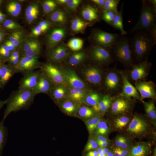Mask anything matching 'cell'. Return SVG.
Listing matches in <instances>:
<instances>
[{"label": "cell", "mask_w": 156, "mask_h": 156, "mask_svg": "<svg viewBox=\"0 0 156 156\" xmlns=\"http://www.w3.org/2000/svg\"><path fill=\"white\" fill-rule=\"evenodd\" d=\"M133 67V58L127 55L113 56L105 60L95 76L96 97L101 100L119 89L128 78Z\"/></svg>", "instance_id": "3957f363"}, {"label": "cell", "mask_w": 156, "mask_h": 156, "mask_svg": "<svg viewBox=\"0 0 156 156\" xmlns=\"http://www.w3.org/2000/svg\"><path fill=\"white\" fill-rule=\"evenodd\" d=\"M76 82L68 78H58L50 81L39 99L41 109L45 105L60 99L76 87Z\"/></svg>", "instance_id": "9c48e42d"}, {"label": "cell", "mask_w": 156, "mask_h": 156, "mask_svg": "<svg viewBox=\"0 0 156 156\" xmlns=\"http://www.w3.org/2000/svg\"><path fill=\"white\" fill-rule=\"evenodd\" d=\"M84 66L81 57L76 52L70 55L64 62V67L69 72H76Z\"/></svg>", "instance_id": "603a6c76"}, {"label": "cell", "mask_w": 156, "mask_h": 156, "mask_svg": "<svg viewBox=\"0 0 156 156\" xmlns=\"http://www.w3.org/2000/svg\"><path fill=\"white\" fill-rule=\"evenodd\" d=\"M45 66L43 63H32L23 68L19 75V82L30 94L37 91L44 78Z\"/></svg>", "instance_id": "8fae6325"}, {"label": "cell", "mask_w": 156, "mask_h": 156, "mask_svg": "<svg viewBox=\"0 0 156 156\" xmlns=\"http://www.w3.org/2000/svg\"><path fill=\"white\" fill-rule=\"evenodd\" d=\"M3 71V67H2L1 66H0V73H2Z\"/></svg>", "instance_id": "d6a6232c"}, {"label": "cell", "mask_w": 156, "mask_h": 156, "mask_svg": "<svg viewBox=\"0 0 156 156\" xmlns=\"http://www.w3.org/2000/svg\"><path fill=\"white\" fill-rule=\"evenodd\" d=\"M7 51L9 54L13 56L15 58H19V59H27V57L26 56L22 51L18 50L16 48L12 46L11 45H9L7 48Z\"/></svg>", "instance_id": "83f0119b"}, {"label": "cell", "mask_w": 156, "mask_h": 156, "mask_svg": "<svg viewBox=\"0 0 156 156\" xmlns=\"http://www.w3.org/2000/svg\"><path fill=\"white\" fill-rule=\"evenodd\" d=\"M79 136L96 156H129L127 149L117 135L104 127L81 131Z\"/></svg>", "instance_id": "277c9868"}, {"label": "cell", "mask_w": 156, "mask_h": 156, "mask_svg": "<svg viewBox=\"0 0 156 156\" xmlns=\"http://www.w3.org/2000/svg\"><path fill=\"white\" fill-rule=\"evenodd\" d=\"M78 15L76 11L73 8H66L57 12L51 22V33L65 28L73 23L78 22Z\"/></svg>", "instance_id": "9a60e30c"}, {"label": "cell", "mask_w": 156, "mask_h": 156, "mask_svg": "<svg viewBox=\"0 0 156 156\" xmlns=\"http://www.w3.org/2000/svg\"><path fill=\"white\" fill-rule=\"evenodd\" d=\"M10 88L18 101L25 102L28 100L31 94L19 81L13 82L10 86Z\"/></svg>", "instance_id": "cb8c5ba5"}, {"label": "cell", "mask_w": 156, "mask_h": 156, "mask_svg": "<svg viewBox=\"0 0 156 156\" xmlns=\"http://www.w3.org/2000/svg\"><path fill=\"white\" fill-rule=\"evenodd\" d=\"M4 42V39H2V38L1 37V36L0 35V45H2Z\"/></svg>", "instance_id": "1f68e13d"}, {"label": "cell", "mask_w": 156, "mask_h": 156, "mask_svg": "<svg viewBox=\"0 0 156 156\" xmlns=\"http://www.w3.org/2000/svg\"><path fill=\"white\" fill-rule=\"evenodd\" d=\"M0 102L10 103L13 105H19L20 102L17 100L14 94L11 91H6L0 95Z\"/></svg>", "instance_id": "d4e9b609"}, {"label": "cell", "mask_w": 156, "mask_h": 156, "mask_svg": "<svg viewBox=\"0 0 156 156\" xmlns=\"http://www.w3.org/2000/svg\"><path fill=\"white\" fill-rule=\"evenodd\" d=\"M81 57L84 65L91 63L99 55V48L97 45L92 41H86L79 46L76 51Z\"/></svg>", "instance_id": "d6986e66"}, {"label": "cell", "mask_w": 156, "mask_h": 156, "mask_svg": "<svg viewBox=\"0 0 156 156\" xmlns=\"http://www.w3.org/2000/svg\"><path fill=\"white\" fill-rule=\"evenodd\" d=\"M41 108L38 102H29L21 108L17 116V120L28 119L41 115Z\"/></svg>", "instance_id": "44dd1931"}, {"label": "cell", "mask_w": 156, "mask_h": 156, "mask_svg": "<svg viewBox=\"0 0 156 156\" xmlns=\"http://www.w3.org/2000/svg\"><path fill=\"white\" fill-rule=\"evenodd\" d=\"M9 45L22 51L28 58L39 56L41 54L40 51L21 39H14L12 41Z\"/></svg>", "instance_id": "7402d4cb"}, {"label": "cell", "mask_w": 156, "mask_h": 156, "mask_svg": "<svg viewBox=\"0 0 156 156\" xmlns=\"http://www.w3.org/2000/svg\"><path fill=\"white\" fill-rule=\"evenodd\" d=\"M140 57L147 67H156V34H152L143 40Z\"/></svg>", "instance_id": "e0dca14e"}, {"label": "cell", "mask_w": 156, "mask_h": 156, "mask_svg": "<svg viewBox=\"0 0 156 156\" xmlns=\"http://www.w3.org/2000/svg\"><path fill=\"white\" fill-rule=\"evenodd\" d=\"M14 21L27 33H34L39 28L42 22V13L41 8L31 3H23L13 12Z\"/></svg>", "instance_id": "8992f818"}, {"label": "cell", "mask_w": 156, "mask_h": 156, "mask_svg": "<svg viewBox=\"0 0 156 156\" xmlns=\"http://www.w3.org/2000/svg\"><path fill=\"white\" fill-rule=\"evenodd\" d=\"M100 37L104 44L124 53L134 45L135 33L128 22L118 19L107 23L101 29Z\"/></svg>", "instance_id": "5b68a950"}, {"label": "cell", "mask_w": 156, "mask_h": 156, "mask_svg": "<svg viewBox=\"0 0 156 156\" xmlns=\"http://www.w3.org/2000/svg\"><path fill=\"white\" fill-rule=\"evenodd\" d=\"M0 35L1 36V37L2 38V39H4V41L8 39L9 36V31L1 22H0Z\"/></svg>", "instance_id": "f546056e"}, {"label": "cell", "mask_w": 156, "mask_h": 156, "mask_svg": "<svg viewBox=\"0 0 156 156\" xmlns=\"http://www.w3.org/2000/svg\"><path fill=\"white\" fill-rule=\"evenodd\" d=\"M139 99L134 90L123 86L100 100L95 108L96 116L105 124L127 122L138 109Z\"/></svg>", "instance_id": "7a4b0ae2"}, {"label": "cell", "mask_w": 156, "mask_h": 156, "mask_svg": "<svg viewBox=\"0 0 156 156\" xmlns=\"http://www.w3.org/2000/svg\"><path fill=\"white\" fill-rule=\"evenodd\" d=\"M31 146L28 135L21 129H6L0 156H22Z\"/></svg>", "instance_id": "52a82bcc"}, {"label": "cell", "mask_w": 156, "mask_h": 156, "mask_svg": "<svg viewBox=\"0 0 156 156\" xmlns=\"http://www.w3.org/2000/svg\"><path fill=\"white\" fill-rule=\"evenodd\" d=\"M79 22L73 23L66 27L53 34V37L56 44L62 45L71 39L75 35L78 27Z\"/></svg>", "instance_id": "ffe728a7"}, {"label": "cell", "mask_w": 156, "mask_h": 156, "mask_svg": "<svg viewBox=\"0 0 156 156\" xmlns=\"http://www.w3.org/2000/svg\"><path fill=\"white\" fill-rule=\"evenodd\" d=\"M80 131L76 115L43 112L38 124L28 136L32 146H41L48 151L79 136Z\"/></svg>", "instance_id": "6da1fadb"}, {"label": "cell", "mask_w": 156, "mask_h": 156, "mask_svg": "<svg viewBox=\"0 0 156 156\" xmlns=\"http://www.w3.org/2000/svg\"><path fill=\"white\" fill-rule=\"evenodd\" d=\"M138 0H116L113 1L114 5L122 9H131L136 4Z\"/></svg>", "instance_id": "4316f807"}, {"label": "cell", "mask_w": 156, "mask_h": 156, "mask_svg": "<svg viewBox=\"0 0 156 156\" xmlns=\"http://www.w3.org/2000/svg\"><path fill=\"white\" fill-rule=\"evenodd\" d=\"M134 92L140 99L149 103L156 102V76L141 78L134 87Z\"/></svg>", "instance_id": "4fadbf2b"}, {"label": "cell", "mask_w": 156, "mask_h": 156, "mask_svg": "<svg viewBox=\"0 0 156 156\" xmlns=\"http://www.w3.org/2000/svg\"><path fill=\"white\" fill-rule=\"evenodd\" d=\"M124 145L129 156H156V151L150 144L140 138H129Z\"/></svg>", "instance_id": "2e32d148"}, {"label": "cell", "mask_w": 156, "mask_h": 156, "mask_svg": "<svg viewBox=\"0 0 156 156\" xmlns=\"http://www.w3.org/2000/svg\"><path fill=\"white\" fill-rule=\"evenodd\" d=\"M82 142V141H81ZM78 156H96L89 148L82 142V146Z\"/></svg>", "instance_id": "f1b7e54d"}, {"label": "cell", "mask_w": 156, "mask_h": 156, "mask_svg": "<svg viewBox=\"0 0 156 156\" xmlns=\"http://www.w3.org/2000/svg\"><path fill=\"white\" fill-rule=\"evenodd\" d=\"M81 146V141L67 142L47 151L45 156H78Z\"/></svg>", "instance_id": "ac0fdd59"}, {"label": "cell", "mask_w": 156, "mask_h": 156, "mask_svg": "<svg viewBox=\"0 0 156 156\" xmlns=\"http://www.w3.org/2000/svg\"><path fill=\"white\" fill-rule=\"evenodd\" d=\"M131 11L139 22H149L156 14V0H138Z\"/></svg>", "instance_id": "5bb4252c"}, {"label": "cell", "mask_w": 156, "mask_h": 156, "mask_svg": "<svg viewBox=\"0 0 156 156\" xmlns=\"http://www.w3.org/2000/svg\"><path fill=\"white\" fill-rule=\"evenodd\" d=\"M6 130V129L3 128V127L0 124V153L2 150L3 144H4V135L5 133Z\"/></svg>", "instance_id": "4dcf8cb0"}, {"label": "cell", "mask_w": 156, "mask_h": 156, "mask_svg": "<svg viewBox=\"0 0 156 156\" xmlns=\"http://www.w3.org/2000/svg\"><path fill=\"white\" fill-rule=\"evenodd\" d=\"M115 12L113 6L104 1H93L85 7V15L90 26L96 27L106 22Z\"/></svg>", "instance_id": "30bf717a"}, {"label": "cell", "mask_w": 156, "mask_h": 156, "mask_svg": "<svg viewBox=\"0 0 156 156\" xmlns=\"http://www.w3.org/2000/svg\"><path fill=\"white\" fill-rule=\"evenodd\" d=\"M135 126L145 133L156 131V102L138 108L134 114Z\"/></svg>", "instance_id": "7c38bea8"}, {"label": "cell", "mask_w": 156, "mask_h": 156, "mask_svg": "<svg viewBox=\"0 0 156 156\" xmlns=\"http://www.w3.org/2000/svg\"><path fill=\"white\" fill-rule=\"evenodd\" d=\"M0 109L10 114H17V116L21 110L19 105L2 102H0Z\"/></svg>", "instance_id": "484cf974"}, {"label": "cell", "mask_w": 156, "mask_h": 156, "mask_svg": "<svg viewBox=\"0 0 156 156\" xmlns=\"http://www.w3.org/2000/svg\"><path fill=\"white\" fill-rule=\"evenodd\" d=\"M81 91L79 85L71 90L60 99L44 106L43 112L75 114L81 105Z\"/></svg>", "instance_id": "ba28073f"}]
</instances>
